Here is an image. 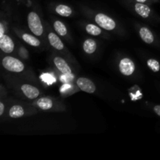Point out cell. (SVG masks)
Instances as JSON below:
<instances>
[{"instance_id":"1","label":"cell","mask_w":160,"mask_h":160,"mask_svg":"<svg viewBox=\"0 0 160 160\" xmlns=\"http://www.w3.org/2000/svg\"><path fill=\"white\" fill-rule=\"evenodd\" d=\"M28 23L30 30L34 34L37 36H41L43 33V26L40 17L36 12H31L28 14Z\"/></svg>"},{"instance_id":"2","label":"cell","mask_w":160,"mask_h":160,"mask_svg":"<svg viewBox=\"0 0 160 160\" xmlns=\"http://www.w3.org/2000/svg\"><path fill=\"white\" fill-rule=\"evenodd\" d=\"M2 66L6 70L14 73H20L24 70L23 62L12 56H6L3 58Z\"/></svg>"},{"instance_id":"3","label":"cell","mask_w":160,"mask_h":160,"mask_svg":"<svg viewBox=\"0 0 160 160\" xmlns=\"http://www.w3.org/2000/svg\"><path fill=\"white\" fill-rule=\"evenodd\" d=\"M95 22L103 29L112 31L116 28V23L111 17L103 13H98L95 16Z\"/></svg>"},{"instance_id":"4","label":"cell","mask_w":160,"mask_h":160,"mask_svg":"<svg viewBox=\"0 0 160 160\" xmlns=\"http://www.w3.org/2000/svg\"><path fill=\"white\" fill-rule=\"evenodd\" d=\"M119 69L120 73L125 76H131L135 70V65L134 62L129 58H124L121 59L119 64Z\"/></svg>"},{"instance_id":"5","label":"cell","mask_w":160,"mask_h":160,"mask_svg":"<svg viewBox=\"0 0 160 160\" xmlns=\"http://www.w3.org/2000/svg\"><path fill=\"white\" fill-rule=\"evenodd\" d=\"M77 84L81 91L87 93H94L96 89L95 84L91 80L85 78H80L79 79H78Z\"/></svg>"},{"instance_id":"6","label":"cell","mask_w":160,"mask_h":160,"mask_svg":"<svg viewBox=\"0 0 160 160\" xmlns=\"http://www.w3.org/2000/svg\"><path fill=\"white\" fill-rule=\"evenodd\" d=\"M0 48L6 53L12 52L14 49V43L9 36L4 34L0 38Z\"/></svg>"},{"instance_id":"7","label":"cell","mask_w":160,"mask_h":160,"mask_svg":"<svg viewBox=\"0 0 160 160\" xmlns=\"http://www.w3.org/2000/svg\"><path fill=\"white\" fill-rule=\"evenodd\" d=\"M21 91L24 94L25 96L30 99H34L38 98L40 94L38 89L31 84H23L21 86Z\"/></svg>"},{"instance_id":"8","label":"cell","mask_w":160,"mask_h":160,"mask_svg":"<svg viewBox=\"0 0 160 160\" xmlns=\"http://www.w3.org/2000/svg\"><path fill=\"white\" fill-rule=\"evenodd\" d=\"M53 61H54V64L56 65V67H57V69L61 73H62L63 74H70L71 73V69L62 58L55 57Z\"/></svg>"},{"instance_id":"9","label":"cell","mask_w":160,"mask_h":160,"mask_svg":"<svg viewBox=\"0 0 160 160\" xmlns=\"http://www.w3.org/2000/svg\"><path fill=\"white\" fill-rule=\"evenodd\" d=\"M134 8H135L136 12L143 18H147V17H149L150 13H151V9H150L149 6L142 2L136 3Z\"/></svg>"},{"instance_id":"10","label":"cell","mask_w":160,"mask_h":160,"mask_svg":"<svg viewBox=\"0 0 160 160\" xmlns=\"http://www.w3.org/2000/svg\"><path fill=\"white\" fill-rule=\"evenodd\" d=\"M48 38L51 45L52 47H54L56 49L62 50V48H64L63 43H62V41L60 40V38H59L55 33H49L48 35Z\"/></svg>"},{"instance_id":"11","label":"cell","mask_w":160,"mask_h":160,"mask_svg":"<svg viewBox=\"0 0 160 160\" xmlns=\"http://www.w3.org/2000/svg\"><path fill=\"white\" fill-rule=\"evenodd\" d=\"M141 38L142 40L147 44H152L154 42V35L152 34V31L147 28H142L139 31Z\"/></svg>"},{"instance_id":"12","label":"cell","mask_w":160,"mask_h":160,"mask_svg":"<svg viewBox=\"0 0 160 160\" xmlns=\"http://www.w3.org/2000/svg\"><path fill=\"white\" fill-rule=\"evenodd\" d=\"M83 48H84V51L85 52L88 54H92L95 52L97 48V45L96 42L93 39H87L85 42H84V45H83Z\"/></svg>"},{"instance_id":"13","label":"cell","mask_w":160,"mask_h":160,"mask_svg":"<svg viewBox=\"0 0 160 160\" xmlns=\"http://www.w3.org/2000/svg\"><path fill=\"white\" fill-rule=\"evenodd\" d=\"M37 105L42 110H48L52 107V101L51 98L43 97V98H41L38 100Z\"/></svg>"},{"instance_id":"14","label":"cell","mask_w":160,"mask_h":160,"mask_svg":"<svg viewBox=\"0 0 160 160\" xmlns=\"http://www.w3.org/2000/svg\"><path fill=\"white\" fill-rule=\"evenodd\" d=\"M9 114L11 118H20L24 115V111L22 106L15 105V106H12L9 109Z\"/></svg>"},{"instance_id":"15","label":"cell","mask_w":160,"mask_h":160,"mask_svg":"<svg viewBox=\"0 0 160 160\" xmlns=\"http://www.w3.org/2000/svg\"><path fill=\"white\" fill-rule=\"evenodd\" d=\"M56 11L58 14L65 17H70L72 14V12H73V11H72V9L70 6L63 4L58 5L56 7Z\"/></svg>"},{"instance_id":"16","label":"cell","mask_w":160,"mask_h":160,"mask_svg":"<svg viewBox=\"0 0 160 160\" xmlns=\"http://www.w3.org/2000/svg\"><path fill=\"white\" fill-rule=\"evenodd\" d=\"M22 38H23V41H24L26 43L31 45V46L38 47L40 45V41H39L37 38L34 37V36L31 35V34H23V35H22Z\"/></svg>"},{"instance_id":"17","label":"cell","mask_w":160,"mask_h":160,"mask_svg":"<svg viewBox=\"0 0 160 160\" xmlns=\"http://www.w3.org/2000/svg\"><path fill=\"white\" fill-rule=\"evenodd\" d=\"M54 28L56 32L61 36H65L67 34V29L63 23L59 20H56L54 23Z\"/></svg>"},{"instance_id":"18","label":"cell","mask_w":160,"mask_h":160,"mask_svg":"<svg viewBox=\"0 0 160 160\" xmlns=\"http://www.w3.org/2000/svg\"><path fill=\"white\" fill-rule=\"evenodd\" d=\"M86 31L89 34L93 36H98L102 33V30L100 29V28L95 24H92V23H89L86 26Z\"/></svg>"},{"instance_id":"19","label":"cell","mask_w":160,"mask_h":160,"mask_svg":"<svg viewBox=\"0 0 160 160\" xmlns=\"http://www.w3.org/2000/svg\"><path fill=\"white\" fill-rule=\"evenodd\" d=\"M148 67L152 70L153 72H159L160 70V64L156 59H150L147 61Z\"/></svg>"},{"instance_id":"20","label":"cell","mask_w":160,"mask_h":160,"mask_svg":"<svg viewBox=\"0 0 160 160\" xmlns=\"http://www.w3.org/2000/svg\"><path fill=\"white\" fill-rule=\"evenodd\" d=\"M154 112H156V113L157 114L158 116H159V117H160V106H159V105L155 106V107H154Z\"/></svg>"},{"instance_id":"21","label":"cell","mask_w":160,"mask_h":160,"mask_svg":"<svg viewBox=\"0 0 160 160\" xmlns=\"http://www.w3.org/2000/svg\"><path fill=\"white\" fill-rule=\"evenodd\" d=\"M4 35V28L2 23H0V38Z\"/></svg>"},{"instance_id":"22","label":"cell","mask_w":160,"mask_h":160,"mask_svg":"<svg viewBox=\"0 0 160 160\" xmlns=\"http://www.w3.org/2000/svg\"><path fill=\"white\" fill-rule=\"evenodd\" d=\"M3 112H4V104L0 102V115H2Z\"/></svg>"},{"instance_id":"23","label":"cell","mask_w":160,"mask_h":160,"mask_svg":"<svg viewBox=\"0 0 160 160\" xmlns=\"http://www.w3.org/2000/svg\"><path fill=\"white\" fill-rule=\"evenodd\" d=\"M136 1H137L138 2H142V3H145V2H146L148 1V0H136Z\"/></svg>"}]
</instances>
